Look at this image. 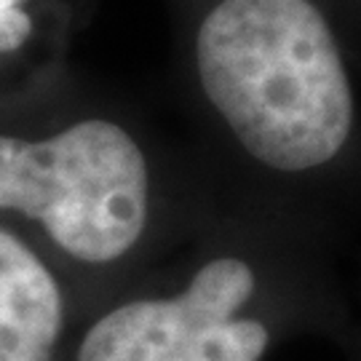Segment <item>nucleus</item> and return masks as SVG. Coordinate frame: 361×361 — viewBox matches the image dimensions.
<instances>
[{
    "mask_svg": "<svg viewBox=\"0 0 361 361\" xmlns=\"http://www.w3.org/2000/svg\"><path fill=\"white\" fill-rule=\"evenodd\" d=\"M195 83L249 164L300 195L361 180L348 38L329 0H212Z\"/></svg>",
    "mask_w": 361,
    "mask_h": 361,
    "instance_id": "obj_1",
    "label": "nucleus"
},
{
    "mask_svg": "<svg viewBox=\"0 0 361 361\" xmlns=\"http://www.w3.org/2000/svg\"><path fill=\"white\" fill-rule=\"evenodd\" d=\"M262 273L241 255L207 259L171 297L113 308L89 329L78 361H262L273 329L249 305Z\"/></svg>",
    "mask_w": 361,
    "mask_h": 361,
    "instance_id": "obj_3",
    "label": "nucleus"
},
{
    "mask_svg": "<svg viewBox=\"0 0 361 361\" xmlns=\"http://www.w3.org/2000/svg\"><path fill=\"white\" fill-rule=\"evenodd\" d=\"M59 329L62 295L54 276L0 231V361H51Z\"/></svg>",
    "mask_w": 361,
    "mask_h": 361,
    "instance_id": "obj_4",
    "label": "nucleus"
},
{
    "mask_svg": "<svg viewBox=\"0 0 361 361\" xmlns=\"http://www.w3.org/2000/svg\"><path fill=\"white\" fill-rule=\"evenodd\" d=\"M32 30L30 16L22 11V0H0V54L19 49Z\"/></svg>",
    "mask_w": 361,
    "mask_h": 361,
    "instance_id": "obj_5",
    "label": "nucleus"
},
{
    "mask_svg": "<svg viewBox=\"0 0 361 361\" xmlns=\"http://www.w3.org/2000/svg\"><path fill=\"white\" fill-rule=\"evenodd\" d=\"M150 164L116 121L91 118L49 140L0 137V209L38 219L86 262L129 255L150 219Z\"/></svg>",
    "mask_w": 361,
    "mask_h": 361,
    "instance_id": "obj_2",
    "label": "nucleus"
}]
</instances>
